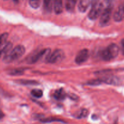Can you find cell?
Masks as SVG:
<instances>
[{
    "label": "cell",
    "mask_w": 124,
    "mask_h": 124,
    "mask_svg": "<svg viewBox=\"0 0 124 124\" xmlns=\"http://www.w3.org/2000/svg\"><path fill=\"white\" fill-rule=\"evenodd\" d=\"M25 48L24 46H17L13 49L11 50L8 53L6 54L4 57L3 61L6 63H10L18 60L25 53Z\"/></svg>",
    "instance_id": "1"
},
{
    "label": "cell",
    "mask_w": 124,
    "mask_h": 124,
    "mask_svg": "<svg viewBox=\"0 0 124 124\" xmlns=\"http://www.w3.org/2000/svg\"><path fill=\"white\" fill-rule=\"evenodd\" d=\"M119 53V48L115 44L109 45L107 48L102 51L101 58L105 61H109L114 59L118 56Z\"/></svg>",
    "instance_id": "2"
},
{
    "label": "cell",
    "mask_w": 124,
    "mask_h": 124,
    "mask_svg": "<svg viewBox=\"0 0 124 124\" xmlns=\"http://www.w3.org/2000/svg\"><path fill=\"white\" fill-rule=\"evenodd\" d=\"M64 53L62 50L57 49L52 52V53L49 54L46 58L47 62L50 64H56L60 62L64 58Z\"/></svg>",
    "instance_id": "3"
},
{
    "label": "cell",
    "mask_w": 124,
    "mask_h": 124,
    "mask_svg": "<svg viewBox=\"0 0 124 124\" xmlns=\"http://www.w3.org/2000/svg\"><path fill=\"white\" fill-rule=\"evenodd\" d=\"M50 53H51L50 48H45V49L41 50V51L35 53L34 55H33L31 57L29 63L30 64H35L44 57H46V58H47Z\"/></svg>",
    "instance_id": "4"
},
{
    "label": "cell",
    "mask_w": 124,
    "mask_h": 124,
    "mask_svg": "<svg viewBox=\"0 0 124 124\" xmlns=\"http://www.w3.org/2000/svg\"><path fill=\"white\" fill-rule=\"evenodd\" d=\"M102 12V7L100 2L91 7L88 13V18L91 20H96L100 16Z\"/></svg>",
    "instance_id": "5"
},
{
    "label": "cell",
    "mask_w": 124,
    "mask_h": 124,
    "mask_svg": "<svg viewBox=\"0 0 124 124\" xmlns=\"http://www.w3.org/2000/svg\"><path fill=\"white\" fill-rule=\"evenodd\" d=\"M89 58V52L88 49H82L77 54L75 62L77 64H82L88 61Z\"/></svg>",
    "instance_id": "6"
},
{
    "label": "cell",
    "mask_w": 124,
    "mask_h": 124,
    "mask_svg": "<svg viewBox=\"0 0 124 124\" xmlns=\"http://www.w3.org/2000/svg\"><path fill=\"white\" fill-rule=\"evenodd\" d=\"M111 10H102L100 18V25L101 26H105L109 23L111 16Z\"/></svg>",
    "instance_id": "7"
},
{
    "label": "cell",
    "mask_w": 124,
    "mask_h": 124,
    "mask_svg": "<svg viewBox=\"0 0 124 124\" xmlns=\"http://www.w3.org/2000/svg\"><path fill=\"white\" fill-rule=\"evenodd\" d=\"M102 84H106L109 85H117L120 84V79L119 78L114 76H106L105 77L100 78Z\"/></svg>",
    "instance_id": "8"
},
{
    "label": "cell",
    "mask_w": 124,
    "mask_h": 124,
    "mask_svg": "<svg viewBox=\"0 0 124 124\" xmlns=\"http://www.w3.org/2000/svg\"><path fill=\"white\" fill-rule=\"evenodd\" d=\"M113 18L116 22H120L123 20L124 18V2L119 6L117 10L114 13Z\"/></svg>",
    "instance_id": "9"
},
{
    "label": "cell",
    "mask_w": 124,
    "mask_h": 124,
    "mask_svg": "<svg viewBox=\"0 0 124 124\" xmlns=\"http://www.w3.org/2000/svg\"><path fill=\"white\" fill-rule=\"evenodd\" d=\"M53 6L55 13L57 15L61 14L63 9V0H53Z\"/></svg>",
    "instance_id": "10"
},
{
    "label": "cell",
    "mask_w": 124,
    "mask_h": 124,
    "mask_svg": "<svg viewBox=\"0 0 124 124\" xmlns=\"http://www.w3.org/2000/svg\"><path fill=\"white\" fill-rule=\"evenodd\" d=\"M91 6V1L90 0H80L78 4V9L81 13L86 12Z\"/></svg>",
    "instance_id": "11"
},
{
    "label": "cell",
    "mask_w": 124,
    "mask_h": 124,
    "mask_svg": "<svg viewBox=\"0 0 124 124\" xmlns=\"http://www.w3.org/2000/svg\"><path fill=\"white\" fill-rule=\"evenodd\" d=\"M115 0H103L101 2L102 7V10H113L114 7Z\"/></svg>",
    "instance_id": "12"
},
{
    "label": "cell",
    "mask_w": 124,
    "mask_h": 124,
    "mask_svg": "<svg viewBox=\"0 0 124 124\" xmlns=\"http://www.w3.org/2000/svg\"><path fill=\"white\" fill-rule=\"evenodd\" d=\"M66 94L63 88L57 90L53 93V97H54L55 99L58 101H62L64 99V98H66Z\"/></svg>",
    "instance_id": "13"
},
{
    "label": "cell",
    "mask_w": 124,
    "mask_h": 124,
    "mask_svg": "<svg viewBox=\"0 0 124 124\" xmlns=\"http://www.w3.org/2000/svg\"><path fill=\"white\" fill-rule=\"evenodd\" d=\"M79 0H66L65 8L68 12H72L74 10L77 2Z\"/></svg>",
    "instance_id": "14"
},
{
    "label": "cell",
    "mask_w": 124,
    "mask_h": 124,
    "mask_svg": "<svg viewBox=\"0 0 124 124\" xmlns=\"http://www.w3.org/2000/svg\"><path fill=\"white\" fill-rule=\"evenodd\" d=\"M16 82L19 84L24 85H35L39 84V82L34 80H25V79H19L17 80Z\"/></svg>",
    "instance_id": "15"
},
{
    "label": "cell",
    "mask_w": 124,
    "mask_h": 124,
    "mask_svg": "<svg viewBox=\"0 0 124 124\" xmlns=\"http://www.w3.org/2000/svg\"><path fill=\"white\" fill-rule=\"evenodd\" d=\"M89 112L86 109H81L79 111H78L75 115V117L77 119H84L86 118L88 116Z\"/></svg>",
    "instance_id": "16"
},
{
    "label": "cell",
    "mask_w": 124,
    "mask_h": 124,
    "mask_svg": "<svg viewBox=\"0 0 124 124\" xmlns=\"http://www.w3.org/2000/svg\"><path fill=\"white\" fill-rule=\"evenodd\" d=\"M24 71L23 69H12V70H9L8 73L10 75L12 76H17V75H23L24 73Z\"/></svg>",
    "instance_id": "17"
},
{
    "label": "cell",
    "mask_w": 124,
    "mask_h": 124,
    "mask_svg": "<svg viewBox=\"0 0 124 124\" xmlns=\"http://www.w3.org/2000/svg\"><path fill=\"white\" fill-rule=\"evenodd\" d=\"M29 5L33 8H38L41 4V0H29Z\"/></svg>",
    "instance_id": "18"
},
{
    "label": "cell",
    "mask_w": 124,
    "mask_h": 124,
    "mask_svg": "<svg viewBox=\"0 0 124 124\" xmlns=\"http://www.w3.org/2000/svg\"><path fill=\"white\" fill-rule=\"evenodd\" d=\"M31 94L33 96L36 98H40L43 96V91L40 89H34L32 90Z\"/></svg>",
    "instance_id": "19"
},
{
    "label": "cell",
    "mask_w": 124,
    "mask_h": 124,
    "mask_svg": "<svg viewBox=\"0 0 124 124\" xmlns=\"http://www.w3.org/2000/svg\"><path fill=\"white\" fill-rule=\"evenodd\" d=\"M8 36L9 34L7 33H4L2 35H0V47L2 46L4 44L6 43Z\"/></svg>",
    "instance_id": "20"
},
{
    "label": "cell",
    "mask_w": 124,
    "mask_h": 124,
    "mask_svg": "<svg viewBox=\"0 0 124 124\" xmlns=\"http://www.w3.org/2000/svg\"><path fill=\"white\" fill-rule=\"evenodd\" d=\"M101 84H102V82H101L100 79L99 78V79H94V80H91V81H88V82L86 83V84L91 86H96V85H98Z\"/></svg>",
    "instance_id": "21"
},
{
    "label": "cell",
    "mask_w": 124,
    "mask_h": 124,
    "mask_svg": "<svg viewBox=\"0 0 124 124\" xmlns=\"http://www.w3.org/2000/svg\"><path fill=\"white\" fill-rule=\"evenodd\" d=\"M52 0H43L44 8L46 10H50L52 6Z\"/></svg>",
    "instance_id": "22"
},
{
    "label": "cell",
    "mask_w": 124,
    "mask_h": 124,
    "mask_svg": "<svg viewBox=\"0 0 124 124\" xmlns=\"http://www.w3.org/2000/svg\"><path fill=\"white\" fill-rule=\"evenodd\" d=\"M41 122L43 123H50V122H64L63 121H61V120L58 119H53V118H47V119H43L41 120Z\"/></svg>",
    "instance_id": "23"
},
{
    "label": "cell",
    "mask_w": 124,
    "mask_h": 124,
    "mask_svg": "<svg viewBox=\"0 0 124 124\" xmlns=\"http://www.w3.org/2000/svg\"><path fill=\"white\" fill-rule=\"evenodd\" d=\"M91 1V6H95V5L99 3L100 0H90Z\"/></svg>",
    "instance_id": "24"
},
{
    "label": "cell",
    "mask_w": 124,
    "mask_h": 124,
    "mask_svg": "<svg viewBox=\"0 0 124 124\" xmlns=\"http://www.w3.org/2000/svg\"><path fill=\"white\" fill-rule=\"evenodd\" d=\"M121 52L123 55H124V39H123L121 41Z\"/></svg>",
    "instance_id": "25"
},
{
    "label": "cell",
    "mask_w": 124,
    "mask_h": 124,
    "mask_svg": "<svg viewBox=\"0 0 124 124\" xmlns=\"http://www.w3.org/2000/svg\"><path fill=\"white\" fill-rule=\"evenodd\" d=\"M69 97H70L71 99H74V100H76L78 98L77 96L76 95H75V94H71V95H69Z\"/></svg>",
    "instance_id": "26"
},
{
    "label": "cell",
    "mask_w": 124,
    "mask_h": 124,
    "mask_svg": "<svg viewBox=\"0 0 124 124\" xmlns=\"http://www.w3.org/2000/svg\"><path fill=\"white\" fill-rule=\"evenodd\" d=\"M4 116V115L3 113L1 112V111H0V119H1L3 118Z\"/></svg>",
    "instance_id": "27"
}]
</instances>
